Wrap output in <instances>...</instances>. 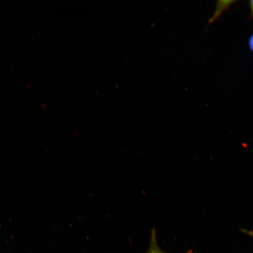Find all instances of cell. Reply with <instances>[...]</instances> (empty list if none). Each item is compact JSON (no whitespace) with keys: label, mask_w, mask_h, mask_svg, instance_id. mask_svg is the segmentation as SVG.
Segmentation results:
<instances>
[{"label":"cell","mask_w":253,"mask_h":253,"mask_svg":"<svg viewBox=\"0 0 253 253\" xmlns=\"http://www.w3.org/2000/svg\"><path fill=\"white\" fill-rule=\"evenodd\" d=\"M146 253H167L162 251L158 245L156 230H152L149 248Z\"/></svg>","instance_id":"cell-1"},{"label":"cell","mask_w":253,"mask_h":253,"mask_svg":"<svg viewBox=\"0 0 253 253\" xmlns=\"http://www.w3.org/2000/svg\"><path fill=\"white\" fill-rule=\"evenodd\" d=\"M249 45L250 47V48L253 51V35L251 37V39H250L249 41Z\"/></svg>","instance_id":"cell-2"},{"label":"cell","mask_w":253,"mask_h":253,"mask_svg":"<svg viewBox=\"0 0 253 253\" xmlns=\"http://www.w3.org/2000/svg\"><path fill=\"white\" fill-rule=\"evenodd\" d=\"M250 7H251L252 14L253 17V1L250 2Z\"/></svg>","instance_id":"cell-3"}]
</instances>
